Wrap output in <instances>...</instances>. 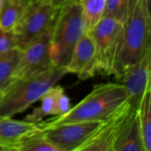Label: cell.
Listing matches in <instances>:
<instances>
[{"mask_svg":"<svg viewBox=\"0 0 151 151\" xmlns=\"http://www.w3.org/2000/svg\"><path fill=\"white\" fill-rule=\"evenodd\" d=\"M132 0H105L103 17L111 18L126 24L130 12Z\"/></svg>","mask_w":151,"mask_h":151,"instance_id":"19","label":"cell"},{"mask_svg":"<svg viewBox=\"0 0 151 151\" xmlns=\"http://www.w3.org/2000/svg\"><path fill=\"white\" fill-rule=\"evenodd\" d=\"M41 130L38 123L0 118V145L7 151H16L19 142Z\"/></svg>","mask_w":151,"mask_h":151,"instance_id":"12","label":"cell"},{"mask_svg":"<svg viewBox=\"0 0 151 151\" xmlns=\"http://www.w3.org/2000/svg\"><path fill=\"white\" fill-rule=\"evenodd\" d=\"M151 48L150 2L132 0L125 24L121 47L114 66L113 75L120 81L124 73L137 63Z\"/></svg>","mask_w":151,"mask_h":151,"instance_id":"2","label":"cell"},{"mask_svg":"<svg viewBox=\"0 0 151 151\" xmlns=\"http://www.w3.org/2000/svg\"><path fill=\"white\" fill-rule=\"evenodd\" d=\"M33 1H35V0H33ZM52 1H54V3H55L56 4H58H58L60 3V1H61V0H52Z\"/></svg>","mask_w":151,"mask_h":151,"instance_id":"23","label":"cell"},{"mask_svg":"<svg viewBox=\"0 0 151 151\" xmlns=\"http://www.w3.org/2000/svg\"><path fill=\"white\" fill-rule=\"evenodd\" d=\"M20 52L19 49H14L0 54V91H3L12 81Z\"/></svg>","mask_w":151,"mask_h":151,"instance_id":"17","label":"cell"},{"mask_svg":"<svg viewBox=\"0 0 151 151\" xmlns=\"http://www.w3.org/2000/svg\"><path fill=\"white\" fill-rule=\"evenodd\" d=\"M151 48L142 58L129 67L121 77L122 85L127 90L131 106L139 110L142 100L150 85Z\"/></svg>","mask_w":151,"mask_h":151,"instance_id":"10","label":"cell"},{"mask_svg":"<svg viewBox=\"0 0 151 151\" xmlns=\"http://www.w3.org/2000/svg\"><path fill=\"white\" fill-rule=\"evenodd\" d=\"M83 33V18L79 0H61L54 19L50 41L53 66L65 68Z\"/></svg>","mask_w":151,"mask_h":151,"instance_id":"4","label":"cell"},{"mask_svg":"<svg viewBox=\"0 0 151 151\" xmlns=\"http://www.w3.org/2000/svg\"><path fill=\"white\" fill-rule=\"evenodd\" d=\"M1 95H2V91H0V97H1Z\"/></svg>","mask_w":151,"mask_h":151,"instance_id":"26","label":"cell"},{"mask_svg":"<svg viewBox=\"0 0 151 151\" xmlns=\"http://www.w3.org/2000/svg\"><path fill=\"white\" fill-rule=\"evenodd\" d=\"M67 73L66 68L53 66L36 75L13 79L2 91L0 118H12L25 111Z\"/></svg>","mask_w":151,"mask_h":151,"instance_id":"3","label":"cell"},{"mask_svg":"<svg viewBox=\"0 0 151 151\" xmlns=\"http://www.w3.org/2000/svg\"><path fill=\"white\" fill-rule=\"evenodd\" d=\"M114 151H145L136 111L126 123L114 145Z\"/></svg>","mask_w":151,"mask_h":151,"instance_id":"13","label":"cell"},{"mask_svg":"<svg viewBox=\"0 0 151 151\" xmlns=\"http://www.w3.org/2000/svg\"><path fill=\"white\" fill-rule=\"evenodd\" d=\"M71 103L69 97L65 94V90L62 87L59 88L56 96L53 116H62L68 112L71 109Z\"/></svg>","mask_w":151,"mask_h":151,"instance_id":"21","label":"cell"},{"mask_svg":"<svg viewBox=\"0 0 151 151\" xmlns=\"http://www.w3.org/2000/svg\"><path fill=\"white\" fill-rule=\"evenodd\" d=\"M60 86H53L51 87L41 98L39 101H41V105L38 108H35L31 114L27 115L26 117L25 120L34 122V123H39L43 120V119L46 116H53L54 111V105H55V100L57 94L58 92Z\"/></svg>","mask_w":151,"mask_h":151,"instance_id":"18","label":"cell"},{"mask_svg":"<svg viewBox=\"0 0 151 151\" xmlns=\"http://www.w3.org/2000/svg\"><path fill=\"white\" fill-rule=\"evenodd\" d=\"M124 27V24L111 18L103 17L88 33L95 44L97 73L106 76L113 75Z\"/></svg>","mask_w":151,"mask_h":151,"instance_id":"5","label":"cell"},{"mask_svg":"<svg viewBox=\"0 0 151 151\" xmlns=\"http://www.w3.org/2000/svg\"><path fill=\"white\" fill-rule=\"evenodd\" d=\"M138 110L129 102L107 119L101 121L98 127L76 150V151H114V145L126 123Z\"/></svg>","mask_w":151,"mask_h":151,"instance_id":"7","label":"cell"},{"mask_svg":"<svg viewBox=\"0 0 151 151\" xmlns=\"http://www.w3.org/2000/svg\"><path fill=\"white\" fill-rule=\"evenodd\" d=\"M83 18L84 33H90L103 18L105 0H79Z\"/></svg>","mask_w":151,"mask_h":151,"instance_id":"16","label":"cell"},{"mask_svg":"<svg viewBox=\"0 0 151 151\" xmlns=\"http://www.w3.org/2000/svg\"><path fill=\"white\" fill-rule=\"evenodd\" d=\"M128 102V96L122 84L98 83L92 91L68 112L54 116L38 125L42 129L59 124L83 121H103Z\"/></svg>","mask_w":151,"mask_h":151,"instance_id":"1","label":"cell"},{"mask_svg":"<svg viewBox=\"0 0 151 151\" xmlns=\"http://www.w3.org/2000/svg\"><path fill=\"white\" fill-rule=\"evenodd\" d=\"M53 25L54 21L39 37L21 50L13 73V79L36 75L53 67L50 58Z\"/></svg>","mask_w":151,"mask_h":151,"instance_id":"8","label":"cell"},{"mask_svg":"<svg viewBox=\"0 0 151 151\" xmlns=\"http://www.w3.org/2000/svg\"><path fill=\"white\" fill-rule=\"evenodd\" d=\"M100 123L101 121L65 123L43 128L42 133L45 139L59 151H76Z\"/></svg>","mask_w":151,"mask_h":151,"instance_id":"9","label":"cell"},{"mask_svg":"<svg viewBox=\"0 0 151 151\" xmlns=\"http://www.w3.org/2000/svg\"><path fill=\"white\" fill-rule=\"evenodd\" d=\"M58 7L52 0L31 1L12 31L19 50H23L52 24Z\"/></svg>","mask_w":151,"mask_h":151,"instance_id":"6","label":"cell"},{"mask_svg":"<svg viewBox=\"0 0 151 151\" xmlns=\"http://www.w3.org/2000/svg\"><path fill=\"white\" fill-rule=\"evenodd\" d=\"M142 139L145 151L151 150V87H150L138 110Z\"/></svg>","mask_w":151,"mask_h":151,"instance_id":"15","label":"cell"},{"mask_svg":"<svg viewBox=\"0 0 151 151\" xmlns=\"http://www.w3.org/2000/svg\"><path fill=\"white\" fill-rule=\"evenodd\" d=\"M0 151H7V150H6V149H5L4 147H3V146H1V145H0Z\"/></svg>","mask_w":151,"mask_h":151,"instance_id":"24","label":"cell"},{"mask_svg":"<svg viewBox=\"0 0 151 151\" xmlns=\"http://www.w3.org/2000/svg\"><path fill=\"white\" fill-rule=\"evenodd\" d=\"M32 0H4L0 9V28L13 31Z\"/></svg>","mask_w":151,"mask_h":151,"instance_id":"14","label":"cell"},{"mask_svg":"<svg viewBox=\"0 0 151 151\" xmlns=\"http://www.w3.org/2000/svg\"><path fill=\"white\" fill-rule=\"evenodd\" d=\"M18 49L14 34L12 31H6L0 28V54Z\"/></svg>","mask_w":151,"mask_h":151,"instance_id":"22","label":"cell"},{"mask_svg":"<svg viewBox=\"0 0 151 151\" xmlns=\"http://www.w3.org/2000/svg\"><path fill=\"white\" fill-rule=\"evenodd\" d=\"M65 68L68 73L76 74L81 81L90 79L97 73L96 49L89 34H82Z\"/></svg>","mask_w":151,"mask_h":151,"instance_id":"11","label":"cell"},{"mask_svg":"<svg viewBox=\"0 0 151 151\" xmlns=\"http://www.w3.org/2000/svg\"><path fill=\"white\" fill-rule=\"evenodd\" d=\"M16 151H59L43 136L42 130L19 142Z\"/></svg>","mask_w":151,"mask_h":151,"instance_id":"20","label":"cell"},{"mask_svg":"<svg viewBox=\"0 0 151 151\" xmlns=\"http://www.w3.org/2000/svg\"><path fill=\"white\" fill-rule=\"evenodd\" d=\"M3 2H4V0H0V9H1V7H2V4H3Z\"/></svg>","mask_w":151,"mask_h":151,"instance_id":"25","label":"cell"}]
</instances>
